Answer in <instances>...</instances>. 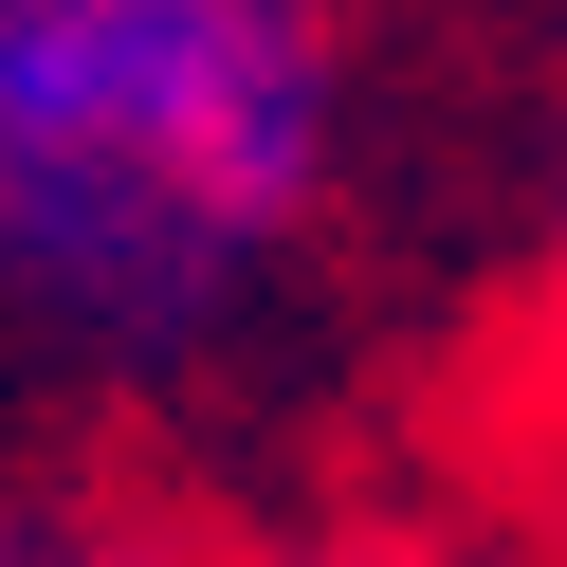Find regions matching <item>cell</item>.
I'll return each instance as SVG.
<instances>
[{"mask_svg": "<svg viewBox=\"0 0 567 567\" xmlns=\"http://www.w3.org/2000/svg\"><path fill=\"white\" fill-rule=\"evenodd\" d=\"M311 184V0H0V311L74 348H202Z\"/></svg>", "mask_w": 567, "mask_h": 567, "instance_id": "cell-1", "label": "cell"}]
</instances>
